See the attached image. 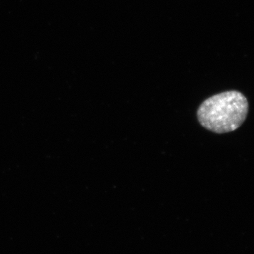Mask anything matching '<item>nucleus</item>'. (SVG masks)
Listing matches in <instances>:
<instances>
[{"label": "nucleus", "mask_w": 254, "mask_h": 254, "mask_svg": "<svg viewBox=\"0 0 254 254\" xmlns=\"http://www.w3.org/2000/svg\"><path fill=\"white\" fill-rule=\"evenodd\" d=\"M249 103L245 95L229 91L213 95L200 105L197 112L198 121L213 133H230L243 124L248 114Z\"/></svg>", "instance_id": "obj_1"}]
</instances>
